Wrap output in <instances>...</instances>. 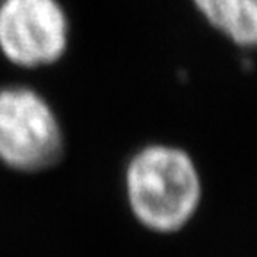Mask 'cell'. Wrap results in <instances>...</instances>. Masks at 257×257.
<instances>
[{"label":"cell","mask_w":257,"mask_h":257,"mask_svg":"<svg viewBox=\"0 0 257 257\" xmlns=\"http://www.w3.org/2000/svg\"><path fill=\"white\" fill-rule=\"evenodd\" d=\"M123 181L131 213L152 232L184 229L200 207V172L191 156L173 145L140 149L128 159Z\"/></svg>","instance_id":"1"},{"label":"cell","mask_w":257,"mask_h":257,"mask_svg":"<svg viewBox=\"0 0 257 257\" xmlns=\"http://www.w3.org/2000/svg\"><path fill=\"white\" fill-rule=\"evenodd\" d=\"M63 152V127L47 98L29 86L0 88V163L38 173L56 166Z\"/></svg>","instance_id":"2"},{"label":"cell","mask_w":257,"mask_h":257,"mask_svg":"<svg viewBox=\"0 0 257 257\" xmlns=\"http://www.w3.org/2000/svg\"><path fill=\"white\" fill-rule=\"evenodd\" d=\"M68 38V16L59 0H0V52L15 66L57 63Z\"/></svg>","instance_id":"3"},{"label":"cell","mask_w":257,"mask_h":257,"mask_svg":"<svg viewBox=\"0 0 257 257\" xmlns=\"http://www.w3.org/2000/svg\"><path fill=\"white\" fill-rule=\"evenodd\" d=\"M193 4L232 43L257 48V0H193Z\"/></svg>","instance_id":"4"}]
</instances>
